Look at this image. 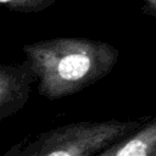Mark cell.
I'll use <instances>...</instances> for the list:
<instances>
[{
    "label": "cell",
    "instance_id": "cell-1",
    "mask_svg": "<svg viewBox=\"0 0 156 156\" xmlns=\"http://www.w3.org/2000/svg\"><path fill=\"white\" fill-rule=\"evenodd\" d=\"M35 73L38 93L48 100L74 95L105 78L118 62L119 50L110 43L60 37L22 48Z\"/></svg>",
    "mask_w": 156,
    "mask_h": 156
},
{
    "label": "cell",
    "instance_id": "cell-2",
    "mask_svg": "<svg viewBox=\"0 0 156 156\" xmlns=\"http://www.w3.org/2000/svg\"><path fill=\"white\" fill-rule=\"evenodd\" d=\"M147 118L130 121H83L55 127L38 134L23 146L16 145L5 155L17 156H99L123 139Z\"/></svg>",
    "mask_w": 156,
    "mask_h": 156
},
{
    "label": "cell",
    "instance_id": "cell-3",
    "mask_svg": "<svg viewBox=\"0 0 156 156\" xmlns=\"http://www.w3.org/2000/svg\"><path fill=\"white\" fill-rule=\"evenodd\" d=\"M35 80V73L27 58L20 63H0V121L26 106Z\"/></svg>",
    "mask_w": 156,
    "mask_h": 156
},
{
    "label": "cell",
    "instance_id": "cell-4",
    "mask_svg": "<svg viewBox=\"0 0 156 156\" xmlns=\"http://www.w3.org/2000/svg\"><path fill=\"white\" fill-rule=\"evenodd\" d=\"M99 156H156V117L105 149Z\"/></svg>",
    "mask_w": 156,
    "mask_h": 156
},
{
    "label": "cell",
    "instance_id": "cell-5",
    "mask_svg": "<svg viewBox=\"0 0 156 156\" xmlns=\"http://www.w3.org/2000/svg\"><path fill=\"white\" fill-rule=\"evenodd\" d=\"M55 1L56 0H0V5L10 11L33 13L49 9Z\"/></svg>",
    "mask_w": 156,
    "mask_h": 156
},
{
    "label": "cell",
    "instance_id": "cell-6",
    "mask_svg": "<svg viewBox=\"0 0 156 156\" xmlns=\"http://www.w3.org/2000/svg\"><path fill=\"white\" fill-rule=\"evenodd\" d=\"M141 12L156 18V0H141Z\"/></svg>",
    "mask_w": 156,
    "mask_h": 156
}]
</instances>
